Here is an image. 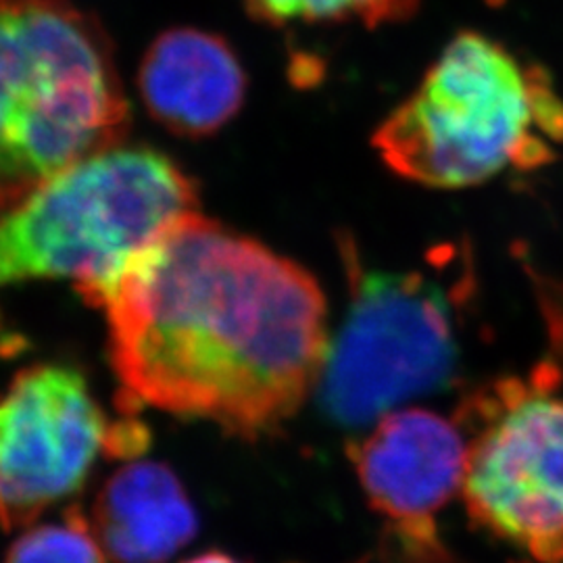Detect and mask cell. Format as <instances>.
Here are the masks:
<instances>
[{"mask_svg":"<svg viewBox=\"0 0 563 563\" xmlns=\"http://www.w3.org/2000/svg\"><path fill=\"white\" fill-rule=\"evenodd\" d=\"M455 355V301L437 278L351 263V305L318 384L323 409L341 426L376 422L444 383Z\"/></svg>","mask_w":563,"mask_h":563,"instance_id":"cell-5","label":"cell"},{"mask_svg":"<svg viewBox=\"0 0 563 563\" xmlns=\"http://www.w3.org/2000/svg\"><path fill=\"white\" fill-rule=\"evenodd\" d=\"M128 130L101 21L69 0H0V211Z\"/></svg>","mask_w":563,"mask_h":563,"instance_id":"cell-3","label":"cell"},{"mask_svg":"<svg viewBox=\"0 0 563 563\" xmlns=\"http://www.w3.org/2000/svg\"><path fill=\"white\" fill-rule=\"evenodd\" d=\"M181 563H246L239 560V558H234L232 553H225V551H220V549H211V551H205V553H199V555H195V558H190V560H186V562Z\"/></svg>","mask_w":563,"mask_h":563,"instance_id":"cell-13","label":"cell"},{"mask_svg":"<svg viewBox=\"0 0 563 563\" xmlns=\"http://www.w3.org/2000/svg\"><path fill=\"white\" fill-rule=\"evenodd\" d=\"M88 526L115 563H167L199 534V514L178 474L132 462L102 484Z\"/></svg>","mask_w":563,"mask_h":563,"instance_id":"cell-10","label":"cell"},{"mask_svg":"<svg viewBox=\"0 0 563 563\" xmlns=\"http://www.w3.org/2000/svg\"><path fill=\"white\" fill-rule=\"evenodd\" d=\"M86 301L104 311L125 411L151 405L244 441L297 416L330 351L318 280L199 209L165 225Z\"/></svg>","mask_w":563,"mask_h":563,"instance_id":"cell-1","label":"cell"},{"mask_svg":"<svg viewBox=\"0 0 563 563\" xmlns=\"http://www.w3.org/2000/svg\"><path fill=\"white\" fill-rule=\"evenodd\" d=\"M146 113L181 139H205L234 120L246 97V74L225 38L172 27L146 48L139 69Z\"/></svg>","mask_w":563,"mask_h":563,"instance_id":"cell-9","label":"cell"},{"mask_svg":"<svg viewBox=\"0 0 563 563\" xmlns=\"http://www.w3.org/2000/svg\"><path fill=\"white\" fill-rule=\"evenodd\" d=\"M253 20L280 25L360 23L380 27L409 20L420 0H242Z\"/></svg>","mask_w":563,"mask_h":563,"instance_id":"cell-11","label":"cell"},{"mask_svg":"<svg viewBox=\"0 0 563 563\" xmlns=\"http://www.w3.org/2000/svg\"><path fill=\"white\" fill-rule=\"evenodd\" d=\"M462 497L470 518L541 563H563V395L504 380L470 413Z\"/></svg>","mask_w":563,"mask_h":563,"instance_id":"cell-6","label":"cell"},{"mask_svg":"<svg viewBox=\"0 0 563 563\" xmlns=\"http://www.w3.org/2000/svg\"><path fill=\"white\" fill-rule=\"evenodd\" d=\"M197 209L195 181L167 155L109 148L0 211V288L74 280L88 299L165 225Z\"/></svg>","mask_w":563,"mask_h":563,"instance_id":"cell-4","label":"cell"},{"mask_svg":"<svg viewBox=\"0 0 563 563\" xmlns=\"http://www.w3.org/2000/svg\"><path fill=\"white\" fill-rule=\"evenodd\" d=\"M372 144L402 180L470 188L553 162L563 146V99L539 65L470 30L444 46Z\"/></svg>","mask_w":563,"mask_h":563,"instance_id":"cell-2","label":"cell"},{"mask_svg":"<svg viewBox=\"0 0 563 563\" xmlns=\"http://www.w3.org/2000/svg\"><path fill=\"white\" fill-rule=\"evenodd\" d=\"M4 563H107L78 505L65 509L59 523H44L11 544Z\"/></svg>","mask_w":563,"mask_h":563,"instance_id":"cell-12","label":"cell"},{"mask_svg":"<svg viewBox=\"0 0 563 563\" xmlns=\"http://www.w3.org/2000/svg\"><path fill=\"white\" fill-rule=\"evenodd\" d=\"M111 426L76 367L21 369L0 393V528H25L78 493Z\"/></svg>","mask_w":563,"mask_h":563,"instance_id":"cell-7","label":"cell"},{"mask_svg":"<svg viewBox=\"0 0 563 563\" xmlns=\"http://www.w3.org/2000/svg\"><path fill=\"white\" fill-rule=\"evenodd\" d=\"M351 460L369 507L409 563H449L437 518L462 493L467 439L462 426L409 407L380 416Z\"/></svg>","mask_w":563,"mask_h":563,"instance_id":"cell-8","label":"cell"}]
</instances>
